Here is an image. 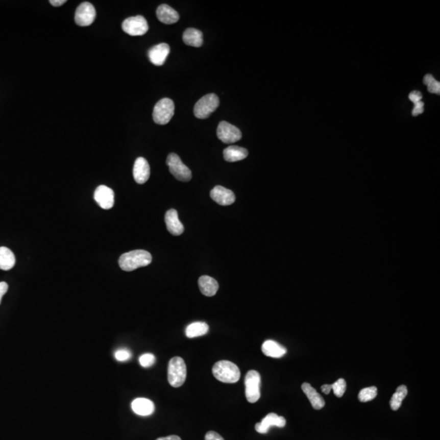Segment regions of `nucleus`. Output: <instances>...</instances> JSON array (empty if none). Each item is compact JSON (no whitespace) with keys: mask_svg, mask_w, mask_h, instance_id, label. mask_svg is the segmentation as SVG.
Listing matches in <instances>:
<instances>
[{"mask_svg":"<svg viewBox=\"0 0 440 440\" xmlns=\"http://www.w3.org/2000/svg\"><path fill=\"white\" fill-rule=\"evenodd\" d=\"M151 262L152 255L150 252L143 250H136L121 255L118 264L121 269L125 272H132L139 267L148 266Z\"/></svg>","mask_w":440,"mask_h":440,"instance_id":"obj_1","label":"nucleus"},{"mask_svg":"<svg viewBox=\"0 0 440 440\" xmlns=\"http://www.w3.org/2000/svg\"><path fill=\"white\" fill-rule=\"evenodd\" d=\"M212 373L214 378L224 383H236L240 378L239 368L234 363L228 360H221L214 363Z\"/></svg>","mask_w":440,"mask_h":440,"instance_id":"obj_2","label":"nucleus"},{"mask_svg":"<svg viewBox=\"0 0 440 440\" xmlns=\"http://www.w3.org/2000/svg\"><path fill=\"white\" fill-rule=\"evenodd\" d=\"M168 382L173 387L184 385L187 377V368L184 359L179 356L172 358L168 364Z\"/></svg>","mask_w":440,"mask_h":440,"instance_id":"obj_3","label":"nucleus"},{"mask_svg":"<svg viewBox=\"0 0 440 440\" xmlns=\"http://www.w3.org/2000/svg\"><path fill=\"white\" fill-rule=\"evenodd\" d=\"M219 105V99L215 94H207L201 98L194 106V115L200 119L210 117Z\"/></svg>","mask_w":440,"mask_h":440,"instance_id":"obj_4","label":"nucleus"},{"mask_svg":"<svg viewBox=\"0 0 440 440\" xmlns=\"http://www.w3.org/2000/svg\"><path fill=\"white\" fill-rule=\"evenodd\" d=\"M174 102L168 98L160 100L154 106L153 118L156 124L166 125L174 116Z\"/></svg>","mask_w":440,"mask_h":440,"instance_id":"obj_5","label":"nucleus"},{"mask_svg":"<svg viewBox=\"0 0 440 440\" xmlns=\"http://www.w3.org/2000/svg\"><path fill=\"white\" fill-rule=\"evenodd\" d=\"M260 374L255 370H250L245 378L246 397L251 404L256 403L260 398Z\"/></svg>","mask_w":440,"mask_h":440,"instance_id":"obj_6","label":"nucleus"},{"mask_svg":"<svg viewBox=\"0 0 440 440\" xmlns=\"http://www.w3.org/2000/svg\"><path fill=\"white\" fill-rule=\"evenodd\" d=\"M169 170L178 180L183 182H188L192 179V172L188 166L184 165L180 157L176 154H170L168 155L166 159Z\"/></svg>","mask_w":440,"mask_h":440,"instance_id":"obj_7","label":"nucleus"},{"mask_svg":"<svg viewBox=\"0 0 440 440\" xmlns=\"http://www.w3.org/2000/svg\"><path fill=\"white\" fill-rule=\"evenodd\" d=\"M124 32L131 36H141L149 31L147 20L142 16H132L126 19L121 25Z\"/></svg>","mask_w":440,"mask_h":440,"instance_id":"obj_8","label":"nucleus"},{"mask_svg":"<svg viewBox=\"0 0 440 440\" xmlns=\"http://www.w3.org/2000/svg\"><path fill=\"white\" fill-rule=\"evenodd\" d=\"M95 16L96 12L92 4L84 2L78 7L75 12V22L80 27H88L94 22Z\"/></svg>","mask_w":440,"mask_h":440,"instance_id":"obj_9","label":"nucleus"},{"mask_svg":"<svg viewBox=\"0 0 440 440\" xmlns=\"http://www.w3.org/2000/svg\"><path fill=\"white\" fill-rule=\"evenodd\" d=\"M217 136L225 143H232L241 139V132L238 128L227 121H221L217 128Z\"/></svg>","mask_w":440,"mask_h":440,"instance_id":"obj_10","label":"nucleus"},{"mask_svg":"<svg viewBox=\"0 0 440 440\" xmlns=\"http://www.w3.org/2000/svg\"><path fill=\"white\" fill-rule=\"evenodd\" d=\"M94 198L104 210H109L114 205V192L107 186L101 185L95 189Z\"/></svg>","mask_w":440,"mask_h":440,"instance_id":"obj_11","label":"nucleus"},{"mask_svg":"<svg viewBox=\"0 0 440 440\" xmlns=\"http://www.w3.org/2000/svg\"><path fill=\"white\" fill-rule=\"evenodd\" d=\"M286 425V420L281 416H278L277 414L269 413L263 418L262 422L255 425V430L257 432L260 434H266L268 432L271 426H277V427H284Z\"/></svg>","mask_w":440,"mask_h":440,"instance_id":"obj_12","label":"nucleus"},{"mask_svg":"<svg viewBox=\"0 0 440 440\" xmlns=\"http://www.w3.org/2000/svg\"><path fill=\"white\" fill-rule=\"evenodd\" d=\"M210 198L220 206H230L233 204L236 200L232 191L219 185L215 186L211 190Z\"/></svg>","mask_w":440,"mask_h":440,"instance_id":"obj_13","label":"nucleus"},{"mask_svg":"<svg viewBox=\"0 0 440 440\" xmlns=\"http://www.w3.org/2000/svg\"><path fill=\"white\" fill-rule=\"evenodd\" d=\"M133 176L137 184H143L149 180L150 166L145 158H138L135 160L133 167Z\"/></svg>","mask_w":440,"mask_h":440,"instance_id":"obj_14","label":"nucleus"},{"mask_svg":"<svg viewBox=\"0 0 440 440\" xmlns=\"http://www.w3.org/2000/svg\"><path fill=\"white\" fill-rule=\"evenodd\" d=\"M170 51L169 45L166 44V43H160V44L153 46L149 51L148 55H149V58H150L152 64H154L157 66H161V65H164L168 55L170 53Z\"/></svg>","mask_w":440,"mask_h":440,"instance_id":"obj_15","label":"nucleus"},{"mask_svg":"<svg viewBox=\"0 0 440 440\" xmlns=\"http://www.w3.org/2000/svg\"><path fill=\"white\" fill-rule=\"evenodd\" d=\"M167 230L174 236H180L184 231V226L179 219L178 212L175 209H170L166 213L165 216Z\"/></svg>","mask_w":440,"mask_h":440,"instance_id":"obj_16","label":"nucleus"},{"mask_svg":"<svg viewBox=\"0 0 440 440\" xmlns=\"http://www.w3.org/2000/svg\"><path fill=\"white\" fill-rule=\"evenodd\" d=\"M132 408L139 416H150L154 413L155 406L154 403L145 398H137L132 403Z\"/></svg>","mask_w":440,"mask_h":440,"instance_id":"obj_17","label":"nucleus"},{"mask_svg":"<svg viewBox=\"0 0 440 440\" xmlns=\"http://www.w3.org/2000/svg\"><path fill=\"white\" fill-rule=\"evenodd\" d=\"M157 16L161 22L166 25L174 24L180 19L179 13L167 4H162L158 7Z\"/></svg>","mask_w":440,"mask_h":440,"instance_id":"obj_18","label":"nucleus"},{"mask_svg":"<svg viewBox=\"0 0 440 440\" xmlns=\"http://www.w3.org/2000/svg\"><path fill=\"white\" fill-rule=\"evenodd\" d=\"M302 390L308 398L309 401L311 402V406L315 409L320 410L325 407V400H324L322 396L316 392L315 388H313L311 386V384L304 382L302 385Z\"/></svg>","mask_w":440,"mask_h":440,"instance_id":"obj_19","label":"nucleus"},{"mask_svg":"<svg viewBox=\"0 0 440 440\" xmlns=\"http://www.w3.org/2000/svg\"><path fill=\"white\" fill-rule=\"evenodd\" d=\"M199 289L202 295L207 297H212L216 295L218 289V284L216 280L208 276H202L198 281Z\"/></svg>","mask_w":440,"mask_h":440,"instance_id":"obj_20","label":"nucleus"},{"mask_svg":"<svg viewBox=\"0 0 440 440\" xmlns=\"http://www.w3.org/2000/svg\"><path fill=\"white\" fill-rule=\"evenodd\" d=\"M262 352L266 356L272 358H281L286 354V348L273 340H267L262 346Z\"/></svg>","mask_w":440,"mask_h":440,"instance_id":"obj_21","label":"nucleus"},{"mask_svg":"<svg viewBox=\"0 0 440 440\" xmlns=\"http://www.w3.org/2000/svg\"><path fill=\"white\" fill-rule=\"evenodd\" d=\"M248 151L239 146H229L224 150V158L229 162H238L247 158Z\"/></svg>","mask_w":440,"mask_h":440,"instance_id":"obj_22","label":"nucleus"},{"mask_svg":"<svg viewBox=\"0 0 440 440\" xmlns=\"http://www.w3.org/2000/svg\"><path fill=\"white\" fill-rule=\"evenodd\" d=\"M183 40L188 46L200 47L203 43V35L202 31L197 29H187L183 35Z\"/></svg>","mask_w":440,"mask_h":440,"instance_id":"obj_23","label":"nucleus"},{"mask_svg":"<svg viewBox=\"0 0 440 440\" xmlns=\"http://www.w3.org/2000/svg\"><path fill=\"white\" fill-rule=\"evenodd\" d=\"M16 263V258L12 251L7 247H0V269L8 271Z\"/></svg>","mask_w":440,"mask_h":440,"instance_id":"obj_24","label":"nucleus"},{"mask_svg":"<svg viewBox=\"0 0 440 440\" xmlns=\"http://www.w3.org/2000/svg\"><path fill=\"white\" fill-rule=\"evenodd\" d=\"M209 326L205 322H194L186 328L185 333L189 338L201 337L208 333Z\"/></svg>","mask_w":440,"mask_h":440,"instance_id":"obj_25","label":"nucleus"},{"mask_svg":"<svg viewBox=\"0 0 440 440\" xmlns=\"http://www.w3.org/2000/svg\"><path fill=\"white\" fill-rule=\"evenodd\" d=\"M407 395H408L407 386H404V385L399 386L396 389L395 394L392 396V400L390 401V408L394 411L399 409L401 406L402 402L405 399Z\"/></svg>","mask_w":440,"mask_h":440,"instance_id":"obj_26","label":"nucleus"},{"mask_svg":"<svg viewBox=\"0 0 440 440\" xmlns=\"http://www.w3.org/2000/svg\"><path fill=\"white\" fill-rule=\"evenodd\" d=\"M378 395V389L376 386H370V387L363 388L359 393V400L363 403L371 401L374 400Z\"/></svg>","mask_w":440,"mask_h":440,"instance_id":"obj_27","label":"nucleus"},{"mask_svg":"<svg viewBox=\"0 0 440 440\" xmlns=\"http://www.w3.org/2000/svg\"><path fill=\"white\" fill-rule=\"evenodd\" d=\"M332 390L337 397L340 398L344 396L347 389V382L344 378H340L337 382L331 384Z\"/></svg>","mask_w":440,"mask_h":440,"instance_id":"obj_28","label":"nucleus"},{"mask_svg":"<svg viewBox=\"0 0 440 440\" xmlns=\"http://www.w3.org/2000/svg\"><path fill=\"white\" fill-rule=\"evenodd\" d=\"M140 365L143 368L151 367L156 362V358L153 354L146 353L142 355L139 359Z\"/></svg>","mask_w":440,"mask_h":440,"instance_id":"obj_29","label":"nucleus"},{"mask_svg":"<svg viewBox=\"0 0 440 440\" xmlns=\"http://www.w3.org/2000/svg\"><path fill=\"white\" fill-rule=\"evenodd\" d=\"M131 357H132V353L128 350H118L115 352V359H117V361H127L128 359H131Z\"/></svg>","mask_w":440,"mask_h":440,"instance_id":"obj_30","label":"nucleus"},{"mask_svg":"<svg viewBox=\"0 0 440 440\" xmlns=\"http://www.w3.org/2000/svg\"><path fill=\"white\" fill-rule=\"evenodd\" d=\"M424 112V103L422 101H418L414 104L413 110H412V115L418 116L421 113Z\"/></svg>","mask_w":440,"mask_h":440,"instance_id":"obj_31","label":"nucleus"},{"mask_svg":"<svg viewBox=\"0 0 440 440\" xmlns=\"http://www.w3.org/2000/svg\"><path fill=\"white\" fill-rule=\"evenodd\" d=\"M427 87H428V91L430 93H434V94H439L440 93V83L436 80L433 82L432 83H430V85L427 86Z\"/></svg>","mask_w":440,"mask_h":440,"instance_id":"obj_32","label":"nucleus"},{"mask_svg":"<svg viewBox=\"0 0 440 440\" xmlns=\"http://www.w3.org/2000/svg\"><path fill=\"white\" fill-rule=\"evenodd\" d=\"M409 100L412 103H416L418 101H422V95L420 91H414L409 94Z\"/></svg>","mask_w":440,"mask_h":440,"instance_id":"obj_33","label":"nucleus"},{"mask_svg":"<svg viewBox=\"0 0 440 440\" xmlns=\"http://www.w3.org/2000/svg\"><path fill=\"white\" fill-rule=\"evenodd\" d=\"M205 440H224V438H223L220 434H218L217 432H214V431H209L207 434H206V437H205Z\"/></svg>","mask_w":440,"mask_h":440,"instance_id":"obj_34","label":"nucleus"},{"mask_svg":"<svg viewBox=\"0 0 440 440\" xmlns=\"http://www.w3.org/2000/svg\"><path fill=\"white\" fill-rule=\"evenodd\" d=\"M8 289V285L6 282H0V303H1L2 298L4 297V295L7 293Z\"/></svg>","mask_w":440,"mask_h":440,"instance_id":"obj_35","label":"nucleus"},{"mask_svg":"<svg viewBox=\"0 0 440 440\" xmlns=\"http://www.w3.org/2000/svg\"><path fill=\"white\" fill-rule=\"evenodd\" d=\"M434 81H435V79L433 77L432 75H430V74L426 75V76H425L424 79H423V83H424V84H426V86L430 85V83H432Z\"/></svg>","mask_w":440,"mask_h":440,"instance_id":"obj_36","label":"nucleus"},{"mask_svg":"<svg viewBox=\"0 0 440 440\" xmlns=\"http://www.w3.org/2000/svg\"><path fill=\"white\" fill-rule=\"evenodd\" d=\"M53 6L54 7H60L63 4H65L66 3V0H50L49 1Z\"/></svg>","mask_w":440,"mask_h":440,"instance_id":"obj_37","label":"nucleus"},{"mask_svg":"<svg viewBox=\"0 0 440 440\" xmlns=\"http://www.w3.org/2000/svg\"><path fill=\"white\" fill-rule=\"evenodd\" d=\"M321 390H322V392H323L324 394L329 395V392L332 390L331 385H329V384H325V385L321 386Z\"/></svg>","mask_w":440,"mask_h":440,"instance_id":"obj_38","label":"nucleus"},{"mask_svg":"<svg viewBox=\"0 0 440 440\" xmlns=\"http://www.w3.org/2000/svg\"><path fill=\"white\" fill-rule=\"evenodd\" d=\"M156 440H182L178 435H170L167 437H162V438H158Z\"/></svg>","mask_w":440,"mask_h":440,"instance_id":"obj_39","label":"nucleus"}]
</instances>
